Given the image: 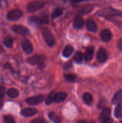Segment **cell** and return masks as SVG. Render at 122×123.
Returning <instances> with one entry per match:
<instances>
[{"label":"cell","instance_id":"20","mask_svg":"<svg viewBox=\"0 0 122 123\" xmlns=\"http://www.w3.org/2000/svg\"><path fill=\"white\" fill-rule=\"evenodd\" d=\"M19 91L15 88H10L7 90V94L10 98H16L19 96Z\"/></svg>","mask_w":122,"mask_h":123},{"label":"cell","instance_id":"18","mask_svg":"<svg viewBox=\"0 0 122 123\" xmlns=\"http://www.w3.org/2000/svg\"><path fill=\"white\" fill-rule=\"evenodd\" d=\"M48 116L50 120L55 123H62L61 118L53 112H50L48 114Z\"/></svg>","mask_w":122,"mask_h":123},{"label":"cell","instance_id":"9","mask_svg":"<svg viewBox=\"0 0 122 123\" xmlns=\"http://www.w3.org/2000/svg\"><path fill=\"white\" fill-rule=\"evenodd\" d=\"M22 47L23 51L27 54H31L33 50V45L30 42V41H29L27 39H24L22 41Z\"/></svg>","mask_w":122,"mask_h":123},{"label":"cell","instance_id":"10","mask_svg":"<svg viewBox=\"0 0 122 123\" xmlns=\"http://www.w3.org/2000/svg\"><path fill=\"white\" fill-rule=\"evenodd\" d=\"M100 37L104 42H108L111 40L112 38V33L110 30L108 29H105L100 31Z\"/></svg>","mask_w":122,"mask_h":123},{"label":"cell","instance_id":"32","mask_svg":"<svg viewBox=\"0 0 122 123\" xmlns=\"http://www.w3.org/2000/svg\"><path fill=\"white\" fill-rule=\"evenodd\" d=\"M71 66H72L71 62H67V63L65 64L64 68H65V69H67V70L69 69V68H70L71 67Z\"/></svg>","mask_w":122,"mask_h":123},{"label":"cell","instance_id":"35","mask_svg":"<svg viewBox=\"0 0 122 123\" xmlns=\"http://www.w3.org/2000/svg\"><path fill=\"white\" fill-rule=\"evenodd\" d=\"M3 105H4V97H0V111H1V109L2 108Z\"/></svg>","mask_w":122,"mask_h":123},{"label":"cell","instance_id":"16","mask_svg":"<svg viewBox=\"0 0 122 123\" xmlns=\"http://www.w3.org/2000/svg\"><path fill=\"white\" fill-rule=\"evenodd\" d=\"M67 97V94L64 92H61L54 94L53 102L55 103H61L63 102Z\"/></svg>","mask_w":122,"mask_h":123},{"label":"cell","instance_id":"2","mask_svg":"<svg viewBox=\"0 0 122 123\" xmlns=\"http://www.w3.org/2000/svg\"><path fill=\"white\" fill-rule=\"evenodd\" d=\"M43 36L44 40L47 44L50 47L53 46L56 43L55 36L53 34L52 32L47 28H44L43 30Z\"/></svg>","mask_w":122,"mask_h":123},{"label":"cell","instance_id":"38","mask_svg":"<svg viewBox=\"0 0 122 123\" xmlns=\"http://www.w3.org/2000/svg\"><path fill=\"white\" fill-rule=\"evenodd\" d=\"M120 123H122V121H121Z\"/></svg>","mask_w":122,"mask_h":123},{"label":"cell","instance_id":"1","mask_svg":"<svg viewBox=\"0 0 122 123\" xmlns=\"http://www.w3.org/2000/svg\"><path fill=\"white\" fill-rule=\"evenodd\" d=\"M45 2L41 0H35L30 2L27 6V11L29 13H34L39 10L45 6Z\"/></svg>","mask_w":122,"mask_h":123},{"label":"cell","instance_id":"8","mask_svg":"<svg viewBox=\"0 0 122 123\" xmlns=\"http://www.w3.org/2000/svg\"><path fill=\"white\" fill-rule=\"evenodd\" d=\"M96 58L98 62L100 63L105 62L108 59V53L105 49L100 48L96 54Z\"/></svg>","mask_w":122,"mask_h":123},{"label":"cell","instance_id":"7","mask_svg":"<svg viewBox=\"0 0 122 123\" xmlns=\"http://www.w3.org/2000/svg\"><path fill=\"white\" fill-rule=\"evenodd\" d=\"M31 22L35 24H47L49 23V19L47 16H31L29 19Z\"/></svg>","mask_w":122,"mask_h":123},{"label":"cell","instance_id":"11","mask_svg":"<svg viewBox=\"0 0 122 123\" xmlns=\"http://www.w3.org/2000/svg\"><path fill=\"white\" fill-rule=\"evenodd\" d=\"M37 112V110L33 108H26L22 109L20 112V114L25 117H31L35 115Z\"/></svg>","mask_w":122,"mask_h":123},{"label":"cell","instance_id":"3","mask_svg":"<svg viewBox=\"0 0 122 123\" xmlns=\"http://www.w3.org/2000/svg\"><path fill=\"white\" fill-rule=\"evenodd\" d=\"M23 16V12L19 8L13 9L8 12L7 14V19L11 21H15L20 19Z\"/></svg>","mask_w":122,"mask_h":123},{"label":"cell","instance_id":"37","mask_svg":"<svg viewBox=\"0 0 122 123\" xmlns=\"http://www.w3.org/2000/svg\"><path fill=\"white\" fill-rule=\"evenodd\" d=\"M77 123H89L88 122H87L85 120H80L79 121H78Z\"/></svg>","mask_w":122,"mask_h":123},{"label":"cell","instance_id":"21","mask_svg":"<svg viewBox=\"0 0 122 123\" xmlns=\"http://www.w3.org/2000/svg\"><path fill=\"white\" fill-rule=\"evenodd\" d=\"M83 98L84 102L87 105H90L92 104V101H93V98H92V95L90 93L86 92V93L84 94Z\"/></svg>","mask_w":122,"mask_h":123},{"label":"cell","instance_id":"27","mask_svg":"<svg viewBox=\"0 0 122 123\" xmlns=\"http://www.w3.org/2000/svg\"><path fill=\"white\" fill-rule=\"evenodd\" d=\"M53 92H52L47 97L46 100H45V103H46V105H50V104L52 103V102H53Z\"/></svg>","mask_w":122,"mask_h":123},{"label":"cell","instance_id":"29","mask_svg":"<svg viewBox=\"0 0 122 123\" xmlns=\"http://www.w3.org/2000/svg\"><path fill=\"white\" fill-rule=\"evenodd\" d=\"M6 88L3 85H0V97H4L5 94H6Z\"/></svg>","mask_w":122,"mask_h":123},{"label":"cell","instance_id":"17","mask_svg":"<svg viewBox=\"0 0 122 123\" xmlns=\"http://www.w3.org/2000/svg\"><path fill=\"white\" fill-rule=\"evenodd\" d=\"M94 49L93 46H89L88 48H87V49H86V52H85L84 54V59L86 61H90L93 57V55H94Z\"/></svg>","mask_w":122,"mask_h":123},{"label":"cell","instance_id":"34","mask_svg":"<svg viewBox=\"0 0 122 123\" xmlns=\"http://www.w3.org/2000/svg\"><path fill=\"white\" fill-rule=\"evenodd\" d=\"M89 1V0H72V4H77L80 3L81 2H83V1Z\"/></svg>","mask_w":122,"mask_h":123},{"label":"cell","instance_id":"33","mask_svg":"<svg viewBox=\"0 0 122 123\" xmlns=\"http://www.w3.org/2000/svg\"><path fill=\"white\" fill-rule=\"evenodd\" d=\"M3 67L4 68H6V69H10L11 70H13V68H12L11 67L10 64L8 63V62H7V63L5 64L4 65Z\"/></svg>","mask_w":122,"mask_h":123},{"label":"cell","instance_id":"28","mask_svg":"<svg viewBox=\"0 0 122 123\" xmlns=\"http://www.w3.org/2000/svg\"><path fill=\"white\" fill-rule=\"evenodd\" d=\"M65 78L68 81L73 82L76 79V75L74 74H67L65 75Z\"/></svg>","mask_w":122,"mask_h":123},{"label":"cell","instance_id":"12","mask_svg":"<svg viewBox=\"0 0 122 123\" xmlns=\"http://www.w3.org/2000/svg\"><path fill=\"white\" fill-rule=\"evenodd\" d=\"M86 26L87 30L93 32H96L98 30V26L96 25V23L93 19H90V18L87 19L86 21Z\"/></svg>","mask_w":122,"mask_h":123},{"label":"cell","instance_id":"19","mask_svg":"<svg viewBox=\"0 0 122 123\" xmlns=\"http://www.w3.org/2000/svg\"><path fill=\"white\" fill-rule=\"evenodd\" d=\"M73 51H74V49H73L72 46H71V45H67L62 52V55L64 57L68 58L72 55Z\"/></svg>","mask_w":122,"mask_h":123},{"label":"cell","instance_id":"15","mask_svg":"<svg viewBox=\"0 0 122 123\" xmlns=\"http://www.w3.org/2000/svg\"><path fill=\"white\" fill-rule=\"evenodd\" d=\"M110 114H111V110L110 108H105L102 110L99 116V121L101 123H103L105 120L110 118Z\"/></svg>","mask_w":122,"mask_h":123},{"label":"cell","instance_id":"22","mask_svg":"<svg viewBox=\"0 0 122 123\" xmlns=\"http://www.w3.org/2000/svg\"><path fill=\"white\" fill-rule=\"evenodd\" d=\"M4 44L5 45V46L7 47L8 48H12L13 44V38L10 36H7V37H5L4 40Z\"/></svg>","mask_w":122,"mask_h":123},{"label":"cell","instance_id":"25","mask_svg":"<svg viewBox=\"0 0 122 123\" xmlns=\"http://www.w3.org/2000/svg\"><path fill=\"white\" fill-rule=\"evenodd\" d=\"M3 123H16L13 116L10 115H6L3 117Z\"/></svg>","mask_w":122,"mask_h":123},{"label":"cell","instance_id":"24","mask_svg":"<svg viewBox=\"0 0 122 123\" xmlns=\"http://www.w3.org/2000/svg\"><path fill=\"white\" fill-rule=\"evenodd\" d=\"M83 59V54L80 52H77L74 56V60L77 63H81Z\"/></svg>","mask_w":122,"mask_h":123},{"label":"cell","instance_id":"13","mask_svg":"<svg viewBox=\"0 0 122 123\" xmlns=\"http://www.w3.org/2000/svg\"><path fill=\"white\" fill-rule=\"evenodd\" d=\"M73 25L75 28L78 30L82 29L84 26V20L82 17L80 15L75 16L73 21Z\"/></svg>","mask_w":122,"mask_h":123},{"label":"cell","instance_id":"23","mask_svg":"<svg viewBox=\"0 0 122 123\" xmlns=\"http://www.w3.org/2000/svg\"><path fill=\"white\" fill-rule=\"evenodd\" d=\"M114 116L117 118H122V106L119 105L115 108L114 110Z\"/></svg>","mask_w":122,"mask_h":123},{"label":"cell","instance_id":"6","mask_svg":"<svg viewBox=\"0 0 122 123\" xmlns=\"http://www.w3.org/2000/svg\"><path fill=\"white\" fill-rule=\"evenodd\" d=\"M44 99V96L43 94H39L38 96H32L28 98L26 100V102L29 105H36L41 103Z\"/></svg>","mask_w":122,"mask_h":123},{"label":"cell","instance_id":"14","mask_svg":"<svg viewBox=\"0 0 122 123\" xmlns=\"http://www.w3.org/2000/svg\"><path fill=\"white\" fill-rule=\"evenodd\" d=\"M111 103L114 105H119L122 103V90H120L115 94Z\"/></svg>","mask_w":122,"mask_h":123},{"label":"cell","instance_id":"31","mask_svg":"<svg viewBox=\"0 0 122 123\" xmlns=\"http://www.w3.org/2000/svg\"><path fill=\"white\" fill-rule=\"evenodd\" d=\"M117 48L120 51H122V38H120L117 43Z\"/></svg>","mask_w":122,"mask_h":123},{"label":"cell","instance_id":"30","mask_svg":"<svg viewBox=\"0 0 122 123\" xmlns=\"http://www.w3.org/2000/svg\"><path fill=\"white\" fill-rule=\"evenodd\" d=\"M30 123H44V120L41 118H37L32 120Z\"/></svg>","mask_w":122,"mask_h":123},{"label":"cell","instance_id":"26","mask_svg":"<svg viewBox=\"0 0 122 123\" xmlns=\"http://www.w3.org/2000/svg\"><path fill=\"white\" fill-rule=\"evenodd\" d=\"M62 14V8H57L55 10V11H54L53 12L52 18L55 19V18H57V17L60 16Z\"/></svg>","mask_w":122,"mask_h":123},{"label":"cell","instance_id":"36","mask_svg":"<svg viewBox=\"0 0 122 123\" xmlns=\"http://www.w3.org/2000/svg\"><path fill=\"white\" fill-rule=\"evenodd\" d=\"M102 123H113V121H112V119H111L110 118H108V120H105V121H104V122Z\"/></svg>","mask_w":122,"mask_h":123},{"label":"cell","instance_id":"4","mask_svg":"<svg viewBox=\"0 0 122 123\" xmlns=\"http://www.w3.org/2000/svg\"><path fill=\"white\" fill-rule=\"evenodd\" d=\"M45 56L42 55H35L28 58L27 62L31 65H42L45 60Z\"/></svg>","mask_w":122,"mask_h":123},{"label":"cell","instance_id":"5","mask_svg":"<svg viewBox=\"0 0 122 123\" xmlns=\"http://www.w3.org/2000/svg\"><path fill=\"white\" fill-rule=\"evenodd\" d=\"M12 30L15 33L18 34L22 35V36H28L29 34V30L25 26L20 25H13L11 27Z\"/></svg>","mask_w":122,"mask_h":123}]
</instances>
